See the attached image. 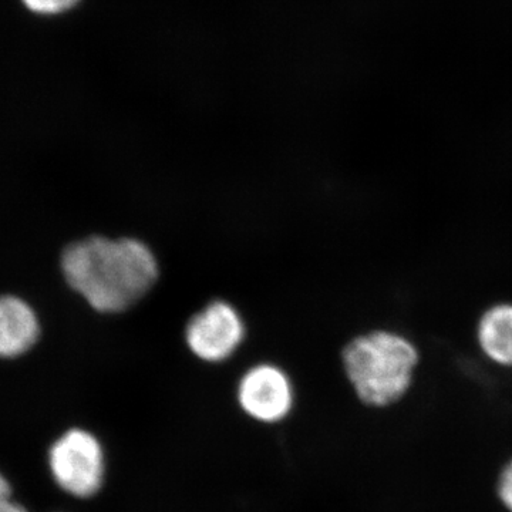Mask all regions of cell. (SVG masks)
Listing matches in <instances>:
<instances>
[{
	"label": "cell",
	"instance_id": "obj_1",
	"mask_svg": "<svg viewBox=\"0 0 512 512\" xmlns=\"http://www.w3.org/2000/svg\"><path fill=\"white\" fill-rule=\"evenodd\" d=\"M62 271L74 292L99 313L116 315L137 305L157 284L154 252L136 238L89 237L64 249Z\"/></svg>",
	"mask_w": 512,
	"mask_h": 512
},
{
	"label": "cell",
	"instance_id": "obj_2",
	"mask_svg": "<svg viewBox=\"0 0 512 512\" xmlns=\"http://www.w3.org/2000/svg\"><path fill=\"white\" fill-rule=\"evenodd\" d=\"M346 380L360 403L386 409L410 393L423 352L419 343L393 328H373L355 333L340 352Z\"/></svg>",
	"mask_w": 512,
	"mask_h": 512
},
{
	"label": "cell",
	"instance_id": "obj_3",
	"mask_svg": "<svg viewBox=\"0 0 512 512\" xmlns=\"http://www.w3.org/2000/svg\"><path fill=\"white\" fill-rule=\"evenodd\" d=\"M49 468L60 490L77 500H90L106 484V448L90 430H67L50 447Z\"/></svg>",
	"mask_w": 512,
	"mask_h": 512
},
{
	"label": "cell",
	"instance_id": "obj_4",
	"mask_svg": "<svg viewBox=\"0 0 512 512\" xmlns=\"http://www.w3.org/2000/svg\"><path fill=\"white\" fill-rule=\"evenodd\" d=\"M295 387L291 377L272 363L249 367L237 386V402L242 413L259 424L284 423L295 407Z\"/></svg>",
	"mask_w": 512,
	"mask_h": 512
},
{
	"label": "cell",
	"instance_id": "obj_5",
	"mask_svg": "<svg viewBox=\"0 0 512 512\" xmlns=\"http://www.w3.org/2000/svg\"><path fill=\"white\" fill-rule=\"evenodd\" d=\"M244 338V320L237 309L225 301L208 303L192 316L185 328V343L192 355L212 365L235 355Z\"/></svg>",
	"mask_w": 512,
	"mask_h": 512
},
{
	"label": "cell",
	"instance_id": "obj_6",
	"mask_svg": "<svg viewBox=\"0 0 512 512\" xmlns=\"http://www.w3.org/2000/svg\"><path fill=\"white\" fill-rule=\"evenodd\" d=\"M480 355L490 365L512 370V301H498L480 313L474 330Z\"/></svg>",
	"mask_w": 512,
	"mask_h": 512
},
{
	"label": "cell",
	"instance_id": "obj_7",
	"mask_svg": "<svg viewBox=\"0 0 512 512\" xmlns=\"http://www.w3.org/2000/svg\"><path fill=\"white\" fill-rule=\"evenodd\" d=\"M39 322L28 303L15 296L0 298V357L28 352L39 338Z\"/></svg>",
	"mask_w": 512,
	"mask_h": 512
},
{
	"label": "cell",
	"instance_id": "obj_8",
	"mask_svg": "<svg viewBox=\"0 0 512 512\" xmlns=\"http://www.w3.org/2000/svg\"><path fill=\"white\" fill-rule=\"evenodd\" d=\"M22 3L30 12L49 16L67 12L74 8L79 0H22Z\"/></svg>",
	"mask_w": 512,
	"mask_h": 512
},
{
	"label": "cell",
	"instance_id": "obj_9",
	"mask_svg": "<svg viewBox=\"0 0 512 512\" xmlns=\"http://www.w3.org/2000/svg\"><path fill=\"white\" fill-rule=\"evenodd\" d=\"M497 490L501 503L508 511L512 512V460L501 471Z\"/></svg>",
	"mask_w": 512,
	"mask_h": 512
},
{
	"label": "cell",
	"instance_id": "obj_10",
	"mask_svg": "<svg viewBox=\"0 0 512 512\" xmlns=\"http://www.w3.org/2000/svg\"><path fill=\"white\" fill-rule=\"evenodd\" d=\"M0 512H28L25 507L13 500L12 488L2 474H0Z\"/></svg>",
	"mask_w": 512,
	"mask_h": 512
}]
</instances>
